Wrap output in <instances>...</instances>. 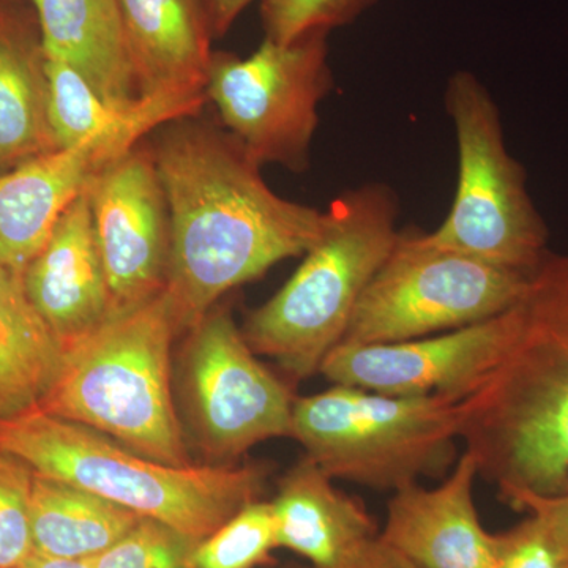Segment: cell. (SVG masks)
I'll use <instances>...</instances> for the list:
<instances>
[{
  "instance_id": "1",
  "label": "cell",
  "mask_w": 568,
  "mask_h": 568,
  "mask_svg": "<svg viewBox=\"0 0 568 568\" xmlns=\"http://www.w3.org/2000/svg\"><path fill=\"white\" fill-rule=\"evenodd\" d=\"M152 152L171 216L164 291L181 331L234 287L304 256L324 233L325 211L278 196L224 129L179 119L164 125Z\"/></svg>"
},
{
  "instance_id": "2",
  "label": "cell",
  "mask_w": 568,
  "mask_h": 568,
  "mask_svg": "<svg viewBox=\"0 0 568 568\" xmlns=\"http://www.w3.org/2000/svg\"><path fill=\"white\" fill-rule=\"evenodd\" d=\"M503 357L458 403L459 440L510 506L568 495V253L530 272Z\"/></svg>"
},
{
  "instance_id": "3",
  "label": "cell",
  "mask_w": 568,
  "mask_h": 568,
  "mask_svg": "<svg viewBox=\"0 0 568 568\" xmlns=\"http://www.w3.org/2000/svg\"><path fill=\"white\" fill-rule=\"evenodd\" d=\"M0 448L40 476L65 481L200 544L260 500L264 465L170 466L40 407L0 420Z\"/></svg>"
},
{
  "instance_id": "4",
  "label": "cell",
  "mask_w": 568,
  "mask_h": 568,
  "mask_svg": "<svg viewBox=\"0 0 568 568\" xmlns=\"http://www.w3.org/2000/svg\"><path fill=\"white\" fill-rule=\"evenodd\" d=\"M324 233L282 290L246 317L242 334L294 379L320 373L345 338L355 306L398 241L399 201L383 182L346 190Z\"/></svg>"
},
{
  "instance_id": "5",
  "label": "cell",
  "mask_w": 568,
  "mask_h": 568,
  "mask_svg": "<svg viewBox=\"0 0 568 568\" xmlns=\"http://www.w3.org/2000/svg\"><path fill=\"white\" fill-rule=\"evenodd\" d=\"M179 332L166 291L111 316L65 349L40 409L163 465H192L171 387V347Z\"/></svg>"
},
{
  "instance_id": "6",
  "label": "cell",
  "mask_w": 568,
  "mask_h": 568,
  "mask_svg": "<svg viewBox=\"0 0 568 568\" xmlns=\"http://www.w3.org/2000/svg\"><path fill=\"white\" fill-rule=\"evenodd\" d=\"M458 403L334 384L294 399L290 437L328 477L396 491L457 463Z\"/></svg>"
},
{
  "instance_id": "7",
  "label": "cell",
  "mask_w": 568,
  "mask_h": 568,
  "mask_svg": "<svg viewBox=\"0 0 568 568\" xmlns=\"http://www.w3.org/2000/svg\"><path fill=\"white\" fill-rule=\"evenodd\" d=\"M446 110L458 149V182L446 220L429 242L484 263L530 274L548 250V226L508 152L500 111L473 71L448 78Z\"/></svg>"
},
{
  "instance_id": "8",
  "label": "cell",
  "mask_w": 568,
  "mask_h": 568,
  "mask_svg": "<svg viewBox=\"0 0 568 568\" xmlns=\"http://www.w3.org/2000/svg\"><path fill=\"white\" fill-rule=\"evenodd\" d=\"M529 275L437 246L420 231H399L342 343L406 342L491 320L518 304Z\"/></svg>"
},
{
  "instance_id": "9",
  "label": "cell",
  "mask_w": 568,
  "mask_h": 568,
  "mask_svg": "<svg viewBox=\"0 0 568 568\" xmlns=\"http://www.w3.org/2000/svg\"><path fill=\"white\" fill-rule=\"evenodd\" d=\"M328 33L291 43L264 39L248 58L213 52L205 93L223 129L261 166L280 164L304 173L320 106L334 89Z\"/></svg>"
},
{
  "instance_id": "10",
  "label": "cell",
  "mask_w": 568,
  "mask_h": 568,
  "mask_svg": "<svg viewBox=\"0 0 568 568\" xmlns=\"http://www.w3.org/2000/svg\"><path fill=\"white\" fill-rule=\"evenodd\" d=\"M182 395L197 444L216 462L290 436L294 398L265 368L230 312L211 310L183 347Z\"/></svg>"
},
{
  "instance_id": "11",
  "label": "cell",
  "mask_w": 568,
  "mask_h": 568,
  "mask_svg": "<svg viewBox=\"0 0 568 568\" xmlns=\"http://www.w3.org/2000/svg\"><path fill=\"white\" fill-rule=\"evenodd\" d=\"M517 306V305H515ZM457 331L398 343H339L320 373L335 386L388 396L473 394L507 349L517 308Z\"/></svg>"
},
{
  "instance_id": "12",
  "label": "cell",
  "mask_w": 568,
  "mask_h": 568,
  "mask_svg": "<svg viewBox=\"0 0 568 568\" xmlns=\"http://www.w3.org/2000/svg\"><path fill=\"white\" fill-rule=\"evenodd\" d=\"M88 193L114 316L166 290L171 216L153 152L136 145L100 171Z\"/></svg>"
},
{
  "instance_id": "13",
  "label": "cell",
  "mask_w": 568,
  "mask_h": 568,
  "mask_svg": "<svg viewBox=\"0 0 568 568\" xmlns=\"http://www.w3.org/2000/svg\"><path fill=\"white\" fill-rule=\"evenodd\" d=\"M148 129L123 126L26 160L0 174V268L21 274L47 245L65 209Z\"/></svg>"
},
{
  "instance_id": "14",
  "label": "cell",
  "mask_w": 568,
  "mask_h": 568,
  "mask_svg": "<svg viewBox=\"0 0 568 568\" xmlns=\"http://www.w3.org/2000/svg\"><path fill=\"white\" fill-rule=\"evenodd\" d=\"M477 477L476 462L465 452L437 487L396 489L381 540L417 568H495L497 536L478 518Z\"/></svg>"
},
{
  "instance_id": "15",
  "label": "cell",
  "mask_w": 568,
  "mask_h": 568,
  "mask_svg": "<svg viewBox=\"0 0 568 568\" xmlns=\"http://www.w3.org/2000/svg\"><path fill=\"white\" fill-rule=\"evenodd\" d=\"M26 293L63 349L112 316L110 284L93 227L88 190L62 213L47 245L22 272Z\"/></svg>"
},
{
  "instance_id": "16",
  "label": "cell",
  "mask_w": 568,
  "mask_h": 568,
  "mask_svg": "<svg viewBox=\"0 0 568 568\" xmlns=\"http://www.w3.org/2000/svg\"><path fill=\"white\" fill-rule=\"evenodd\" d=\"M138 95L205 92L213 39L205 0H118Z\"/></svg>"
},
{
  "instance_id": "17",
  "label": "cell",
  "mask_w": 568,
  "mask_h": 568,
  "mask_svg": "<svg viewBox=\"0 0 568 568\" xmlns=\"http://www.w3.org/2000/svg\"><path fill=\"white\" fill-rule=\"evenodd\" d=\"M272 507L278 548L297 552L316 568L335 566L379 536L364 504L339 491L308 457L287 470Z\"/></svg>"
},
{
  "instance_id": "18",
  "label": "cell",
  "mask_w": 568,
  "mask_h": 568,
  "mask_svg": "<svg viewBox=\"0 0 568 568\" xmlns=\"http://www.w3.org/2000/svg\"><path fill=\"white\" fill-rule=\"evenodd\" d=\"M44 58L78 71L106 102L130 104L136 84L118 0H33Z\"/></svg>"
},
{
  "instance_id": "19",
  "label": "cell",
  "mask_w": 568,
  "mask_h": 568,
  "mask_svg": "<svg viewBox=\"0 0 568 568\" xmlns=\"http://www.w3.org/2000/svg\"><path fill=\"white\" fill-rule=\"evenodd\" d=\"M48 118L58 149L74 148L97 134L130 125L151 130L194 118L204 106V92H171L138 97L130 104L106 102L77 70L44 58Z\"/></svg>"
},
{
  "instance_id": "20",
  "label": "cell",
  "mask_w": 568,
  "mask_h": 568,
  "mask_svg": "<svg viewBox=\"0 0 568 568\" xmlns=\"http://www.w3.org/2000/svg\"><path fill=\"white\" fill-rule=\"evenodd\" d=\"M63 357L62 342L37 312L22 275L0 268V420L39 407Z\"/></svg>"
},
{
  "instance_id": "21",
  "label": "cell",
  "mask_w": 568,
  "mask_h": 568,
  "mask_svg": "<svg viewBox=\"0 0 568 568\" xmlns=\"http://www.w3.org/2000/svg\"><path fill=\"white\" fill-rule=\"evenodd\" d=\"M141 519L104 497L33 474L31 534L36 555L71 560L95 558Z\"/></svg>"
},
{
  "instance_id": "22",
  "label": "cell",
  "mask_w": 568,
  "mask_h": 568,
  "mask_svg": "<svg viewBox=\"0 0 568 568\" xmlns=\"http://www.w3.org/2000/svg\"><path fill=\"white\" fill-rule=\"evenodd\" d=\"M58 151L48 118L44 54L9 14L0 13V168Z\"/></svg>"
},
{
  "instance_id": "23",
  "label": "cell",
  "mask_w": 568,
  "mask_h": 568,
  "mask_svg": "<svg viewBox=\"0 0 568 568\" xmlns=\"http://www.w3.org/2000/svg\"><path fill=\"white\" fill-rule=\"evenodd\" d=\"M278 548L272 503L248 504L196 545L192 568H256Z\"/></svg>"
},
{
  "instance_id": "24",
  "label": "cell",
  "mask_w": 568,
  "mask_h": 568,
  "mask_svg": "<svg viewBox=\"0 0 568 568\" xmlns=\"http://www.w3.org/2000/svg\"><path fill=\"white\" fill-rule=\"evenodd\" d=\"M377 0H261L265 39L291 43L310 33L345 28Z\"/></svg>"
},
{
  "instance_id": "25",
  "label": "cell",
  "mask_w": 568,
  "mask_h": 568,
  "mask_svg": "<svg viewBox=\"0 0 568 568\" xmlns=\"http://www.w3.org/2000/svg\"><path fill=\"white\" fill-rule=\"evenodd\" d=\"M196 545L156 519L142 518L118 544L89 562L92 568H192Z\"/></svg>"
},
{
  "instance_id": "26",
  "label": "cell",
  "mask_w": 568,
  "mask_h": 568,
  "mask_svg": "<svg viewBox=\"0 0 568 568\" xmlns=\"http://www.w3.org/2000/svg\"><path fill=\"white\" fill-rule=\"evenodd\" d=\"M33 470L0 448V568H18L32 555Z\"/></svg>"
},
{
  "instance_id": "27",
  "label": "cell",
  "mask_w": 568,
  "mask_h": 568,
  "mask_svg": "<svg viewBox=\"0 0 568 568\" xmlns=\"http://www.w3.org/2000/svg\"><path fill=\"white\" fill-rule=\"evenodd\" d=\"M496 536L495 568H568V541L536 515Z\"/></svg>"
},
{
  "instance_id": "28",
  "label": "cell",
  "mask_w": 568,
  "mask_h": 568,
  "mask_svg": "<svg viewBox=\"0 0 568 568\" xmlns=\"http://www.w3.org/2000/svg\"><path fill=\"white\" fill-rule=\"evenodd\" d=\"M316 568V567H313ZM327 568H417L396 549L388 547L386 541L377 536L365 541L361 547L339 560L335 566Z\"/></svg>"
},
{
  "instance_id": "29",
  "label": "cell",
  "mask_w": 568,
  "mask_h": 568,
  "mask_svg": "<svg viewBox=\"0 0 568 568\" xmlns=\"http://www.w3.org/2000/svg\"><path fill=\"white\" fill-rule=\"evenodd\" d=\"M515 510L536 515L568 541V495L558 497L523 496L510 504Z\"/></svg>"
},
{
  "instance_id": "30",
  "label": "cell",
  "mask_w": 568,
  "mask_h": 568,
  "mask_svg": "<svg viewBox=\"0 0 568 568\" xmlns=\"http://www.w3.org/2000/svg\"><path fill=\"white\" fill-rule=\"evenodd\" d=\"M254 0H205L213 39H222Z\"/></svg>"
},
{
  "instance_id": "31",
  "label": "cell",
  "mask_w": 568,
  "mask_h": 568,
  "mask_svg": "<svg viewBox=\"0 0 568 568\" xmlns=\"http://www.w3.org/2000/svg\"><path fill=\"white\" fill-rule=\"evenodd\" d=\"M18 568H92L89 560L47 558L32 552Z\"/></svg>"
},
{
  "instance_id": "32",
  "label": "cell",
  "mask_w": 568,
  "mask_h": 568,
  "mask_svg": "<svg viewBox=\"0 0 568 568\" xmlns=\"http://www.w3.org/2000/svg\"><path fill=\"white\" fill-rule=\"evenodd\" d=\"M32 2H33V0H32Z\"/></svg>"
}]
</instances>
